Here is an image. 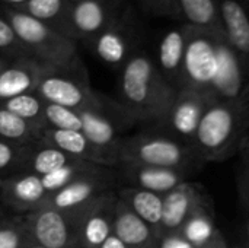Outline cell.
Returning a JSON list of instances; mask_svg holds the SVG:
<instances>
[{
    "label": "cell",
    "instance_id": "30bf717a",
    "mask_svg": "<svg viewBox=\"0 0 249 248\" xmlns=\"http://www.w3.org/2000/svg\"><path fill=\"white\" fill-rule=\"evenodd\" d=\"M125 0H69L66 37L90 42L120 12Z\"/></svg>",
    "mask_w": 249,
    "mask_h": 248
},
{
    "label": "cell",
    "instance_id": "3957f363",
    "mask_svg": "<svg viewBox=\"0 0 249 248\" xmlns=\"http://www.w3.org/2000/svg\"><path fill=\"white\" fill-rule=\"evenodd\" d=\"M120 164L171 168L190 175L206 165L194 145L181 142L150 127H142L133 136L124 137L120 149Z\"/></svg>",
    "mask_w": 249,
    "mask_h": 248
},
{
    "label": "cell",
    "instance_id": "5bb4252c",
    "mask_svg": "<svg viewBox=\"0 0 249 248\" xmlns=\"http://www.w3.org/2000/svg\"><path fill=\"white\" fill-rule=\"evenodd\" d=\"M118 174L111 168L107 172L85 175L67 184L61 190L48 194L45 203L61 210L71 212L86 206L95 199L112 190V183Z\"/></svg>",
    "mask_w": 249,
    "mask_h": 248
},
{
    "label": "cell",
    "instance_id": "4dcf8cb0",
    "mask_svg": "<svg viewBox=\"0 0 249 248\" xmlns=\"http://www.w3.org/2000/svg\"><path fill=\"white\" fill-rule=\"evenodd\" d=\"M128 1H131L143 15L169 19L178 23L184 22L178 0H128Z\"/></svg>",
    "mask_w": 249,
    "mask_h": 248
},
{
    "label": "cell",
    "instance_id": "2e32d148",
    "mask_svg": "<svg viewBox=\"0 0 249 248\" xmlns=\"http://www.w3.org/2000/svg\"><path fill=\"white\" fill-rule=\"evenodd\" d=\"M226 42L242 60L249 75V0H216Z\"/></svg>",
    "mask_w": 249,
    "mask_h": 248
},
{
    "label": "cell",
    "instance_id": "b9f144b4",
    "mask_svg": "<svg viewBox=\"0 0 249 248\" xmlns=\"http://www.w3.org/2000/svg\"><path fill=\"white\" fill-rule=\"evenodd\" d=\"M238 248H249V246H244V247H238Z\"/></svg>",
    "mask_w": 249,
    "mask_h": 248
},
{
    "label": "cell",
    "instance_id": "cb8c5ba5",
    "mask_svg": "<svg viewBox=\"0 0 249 248\" xmlns=\"http://www.w3.org/2000/svg\"><path fill=\"white\" fill-rule=\"evenodd\" d=\"M179 232L196 248L204 247L206 244L213 241L220 234V231L216 227L212 203L209 202V203L200 206L187 219V222L182 225Z\"/></svg>",
    "mask_w": 249,
    "mask_h": 248
},
{
    "label": "cell",
    "instance_id": "4316f807",
    "mask_svg": "<svg viewBox=\"0 0 249 248\" xmlns=\"http://www.w3.org/2000/svg\"><path fill=\"white\" fill-rule=\"evenodd\" d=\"M41 134L38 127L0 105V139L25 146L34 139H41Z\"/></svg>",
    "mask_w": 249,
    "mask_h": 248
},
{
    "label": "cell",
    "instance_id": "ac0fdd59",
    "mask_svg": "<svg viewBox=\"0 0 249 248\" xmlns=\"http://www.w3.org/2000/svg\"><path fill=\"white\" fill-rule=\"evenodd\" d=\"M41 139L44 142H47L48 145L66 152L67 155L86 161V162H92V164H98V165H104V167H111L115 168V162L99 148H96L85 134L83 132H77V130H57V129H44Z\"/></svg>",
    "mask_w": 249,
    "mask_h": 248
},
{
    "label": "cell",
    "instance_id": "e0dca14e",
    "mask_svg": "<svg viewBox=\"0 0 249 248\" xmlns=\"http://www.w3.org/2000/svg\"><path fill=\"white\" fill-rule=\"evenodd\" d=\"M118 177L127 181V186L149 190L158 194H166L179 184L190 180V174L171 168L120 164Z\"/></svg>",
    "mask_w": 249,
    "mask_h": 248
},
{
    "label": "cell",
    "instance_id": "f546056e",
    "mask_svg": "<svg viewBox=\"0 0 249 248\" xmlns=\"http://www.w3.org/2000/svg\"><path fill=\"white\" fill-rule=\"evenodd\" d=\"M44 121H45L47 129L82 132V118H80L79 111L63 107V105L45 102Z\"/></svg>",
    "mask_w": 249,
    "mask_h": 248
},
{
    "label": "cell",
    "instance_id": "e575fe53",
    "mask_svg": "<svg viewBox=\"0 0 249 248\" xmlns=\"http://www.w3.org/2000/svg\"><path fill=\"white\" fill-rule=\"evenodd\" d=\"M159 248H196L190 241L184 238V235L177 232H168L159 237Z\"/></svg>",
    "mask_w": 249,
    "mask_h": 248
},
{
    "label": "cell",
    "instance_id": "52a82bcc",
    "mask_svg": "<svg viewBox=\"0 0 249 248\" xmlns=\"http://www.w3.org/2000/svg\"><path fill=\"white\" fill-rule=\"evenodd\" d=\"M223 39L225 37L220 34L191 26L184 58L182 88L193 89L204 96L209 95L219 69L220 47Z\"/></svg>",
    "mask_w": 249,
    "mask_h": 248
},
{
    "label": "cell",
    "instance_id": "d4e9b609",
    "mask_svg": "<svg viewBox=\"0 0 249 248\" xmlns=\"http://www.w3.org/2000/svg\"><path fill=\"white\" fill-rule=\"evenodd\" d=\"M184 22L223 35L216 0H178Z\"/></svg>",
    "mask_w": 249,
    "mask_h": 248
},
{
    "label": "cell",
    "instance_id": "603a6c76",
    "mask_svg": "<svg viewBox=\"0 0 249 248\" xmlns=\"http://www.w3.org/2000/svg\"><path fill=\"white\" fill-rule=\"evenodd\" d=\"M31 143L20 148L22 155H25V167H23L25 172H31V174H36V175L42 177V175H47L50 172H54L66 165H70V164L79 161L77 158L67 155L66 152L48 145L44 140H42L44 146H41L35 151Z\"/></svg>",
    "mask_w": 249,
    "mask_h": 248
},
{
    "label": "cell",
    "instance_id": "d6a6232c",
    "mask_svg": "<svg viewBox=\"0 0 249 248\" xmlns=\"http://www.w3.org/2000/svg\"><path fill=\"white\" fill-rule=\"evenodd\" d=\"M31 241L23 222H0V248H25Z\"/></svg>",
    "mask_w": 249,
    "mask_h": 248
},
{
    "label": "cell",
    "instance_id": "8fae6325",
    "mask_svg": "<svg viewBox=\"0 0 249 248\" xmlns=\"http://www.w3.org/2000/svg\"><path fill=\"white\" fill-rule=\"evenodd\" d=\"M117 202V191L111 190L86 206L71 210L77 216L80 247L99 248L112 235Z\"/></svg>",
    "mask_w": 249,
    "mask_h": 248
},
{
    "label": "cell",
    "instance_id": "74e56055",
    "mask_svg": "<svg viewBox=\"0 0 249 248\" xmlns=\"http://www.w3.org/2000/svg\"><path fill=\"white\" fill-rule=\"evenodd\" d=\"M6 3V7H12V9H19L20 6H23L26 1L29 0H3Z\"/></svg>",
    "mask_w": 249,
    "mask_h": 248
},
{
    "label": "cell",
    "instance_id": "5b68a950",
    "mask_svg": "<svg viewBox=\"0 0 249 248\" xmlns=\"http://www.w3.org/2000/svg\"><path fill=\"white\" fill-rule=\"evenodd\" d=\"M144 23L142 12L128 0L123 4L108 26L88 45L105 64L121 69L139 50L143 48Z\"/></svg>",
    "mask_w": 249,
    "mask_h": 248
},
{
    "label": "cell",
    "instance_id": "8d00e7d4",
    "mask_svg": "<svg viewBox=\"0 0 249 248\" xmlns=\"http://www.w3.org/2000/svg\"><path fill=\"white\" fill-rule=\"evenodd\" d=\"M201 248H229L228 247V243H226V240H225V237L222 235V232L213 240V241H210L209 244H206L204 247Z\"/></svg>",
    "mask_w": 249,
    "mask_h": 248
},
{
    "label": "cell",
    "instance_id": "1f68e13d",
    "mask_svg": "<svg viewBox=\"0 0 249 248\" xmlns=\"http://www.w3.org/2000/svg\"><path fill=\"white\" fill-rule=\"evenodd\" d=\"M18 57H28V54L18 39L12 23L9 22L3 10H0V58L12 60Z\"/></svg>",
    "mask_w": 249,
    "mask_h": 248
},
{
    "label": "cell",
    "instance_id": "d6986e66",
    "mask_svg": "<svg viewBox=\"0 0 249 248\" xmlns=\"http://www.w3.org/2000/svg\"><path fill=\"white\" fill-rule=\"evenodd\" d=\"M41 70L42 64L29 57L7 60L0 67V99L35 92Z\"/></svg>",
    "mask_w": 249,
    "mask_h": 248
},
{
    "label": "cell",
    "instance_id": "44dd1931",
    "mask_svg": "<svg viewBox=\"0 0 249 248\" xmlns=\"http://www.w3.org/2000/svg\"><path fill=\"white\" fill-rule=\"evenodd\" d=\"M112 234L128 248H159L156 231L131 212L120 199L115 206Z\"/></svg>",
    "mask_w": 249,
    "mask_h": 248
},
{
    "label": "cell",
    "instance_id": "6da1fadb",
    "mask_svg": "<svg viewBox=\"0 0 249 248\" xmlns=\"http://www.w3.org/2000/svg\"><path fill=\"white\" fill-rule=\"evenodd\" d=\"M118 94L117 101L134 123L150 127L160 120L177 89L165 80L153 56L143 47L120 69Z\"/></svg>",
    "mask_w": 249,
    "mask_h": 248
},
{
    "label": "cell",
    "instance_id": "ba28073f",
    "mask_svg": "<svg viewBox=\"0 0 249 248\" xmlns=\"http://www.w3.org/2000/svg\"><path fill=\"white\" fill-rule=\"evenodd\" d=\"M32 241L45 248H82L79 241L77 216L61 212L48 203L28 212L25 221Z\"/></svg>",
    "mask_w": 249,
    "mask_h": 248
},
{
    "label": "cell",
    "instance_id": "ffe728a7",
    "mask_svg": "<svg viewBox=\"0 0 249 248\" xmlns=\"http://www.w3.org/2000/svg\"><path fill=\"white\" fill-rule=\"evenodd\" d=\"M0 197L9 206L31 212L47 202L48 193L39 175L20 172L3 180Z\"/></svg>",
    "mask_w": 249,
    "mask_h": 248
},
{
    "label": "cell",
    "instance_id": "4fadbf2b",
    "mask_svg": "<svg viewBox=\"0 0 249 248\" xmlns=\"http://www.w3.org/2000/svg\"><path fill=\"white\" fill-rule=\"evenodd\" d=\"M191 25L179 22L177 26L166 29L158 41L153 60L165 80L179 91L182 88V70Z\"/></svg>",
    "mask_w": 249,
    "mask_h": 248
},
{
    "label": "cell",
    "instance_id": "8992f818",
    "mask_svg": "<svg viewBox=\"0 0 249 248\" xmlns=\"http://www.w3.org/2000/svg\"><path fill=\"white\" fill-rule=\"evenodd\" d=\"M35 92L45 102L71 110L95 107L102 98L101 94L90 88L80 58L70 66H42Z\"/></svg>",
    "mask_w": 249,
    "mask_h": 248
},
{
    "label": "cell",
    "instance_id": "f1b7e54d",
    "mask_svg": "<svg viewBox=\"0 0 249 248\" xmlns=\"http://www.w3.org/2000/svg\"><path fill=\"white\" fill-rule=\"evenodd\" d=\"M238 184V203L241 212L242 228L249 246V142L239 153V167L236 174Z\"/></svg>",
    "mask_w": 249,
    "mask_h": 248
},
{
    "label": "cell",
    "instance_id": "836d02e7",
    "mask_svg": "<svg viewBox=\"0 0 249 248\" xmlns=\"http://www.w3.org/2000/svg\"><path fill=\"white\" fill-rule=\"evenodd\" d=\"M20 156V151L15 143H9L7 140L0 139V171L12 167L16 159Z\"/></svg>",
    "mask_w": 249,
    "mask_h": 248
},
{
    "label": "cell",
    "instance_id": "7402d4cb",
    "mask_svg": "<svg viewBox=\"0 0 249 248\" xmlns=\"http://www.w3.org/2000/svg\"><path fill=\"white\" fill-rule=\"evenodd\" d=\"M118 199L139 218H142L146 224H149L158 234L160 221H162V209H163V196L137 189L124 186L117 191Z\"/></svg>",
    "mask_w": 249,
    "mask_h": 248
},
{
    "label": "cell",
    "instance_id": "60d3db41",
    "mask_svg": "<svg viewBox=\"0 0 249 248\" xmlns=\"http://www.w3.org/2000/svg\"><path fill=\"white\" fill-rule=\"evenodd\" d=\"M1 184H3V180L0 178V191H1Z\"/></svg>",
    "mask_w": 249,
    "mask_h": 248
},
{
    "label": "cell",
    "instance_id": "83f0119b",
    "mask_svg": "<svg viewBox=\"0 0 249 248\" xmlns=\"http://www.w3.org/2000/svg\"><path fill=\"white\" fill-rule=\"evenodd\" d=\"M0 105L9 110L10 113L16 114L18 117L29 121L35 127H38L41 132L45 127L44 121V110H45V101L36 94L29 92L23 95H18L9 99H0Z\"/></svg>",
    "mask_w": 249,
    "mask_h": 248
},
{
    "label": "cell",
    "instance_id": "9a60e30c",
    "mask_svg": "<svg viewBox=\"0 0 249 248\" xmlns=\"http://www.w3.org/2000/svg\"><path fill=\"white\" fill-rule=\"evenodd\" d=\"M249 88V75L235 50L223 39L220 47L219 69L209 91V101H232L239 98Z\"/></svg>",
    "mask_w": 249,
    "mask_h": 248
},
{
    "label": "cell",
    "instance_id": "277c9868",
    "mask_svg": "<svg viewBox=\"0 0 249 248\" xmlns=\"http://www.w3.org/2000/svg\"><path fill=\"white\" fill-rule=\"evenodd\" d=\"M28 57L42 66H70L79 60L77 42L38 19L12 7H1Z\"/></svg>",
    "mask_w": 249,
    "mask_h": 248
},
{
    "label": "cell",
    "instance_id": "7c38bea8",
    "mask_svg": "<svg viewBox=\"0 0 249 248\" xmlns=\"http://www.w3.org/2000/svg\"><path fill=\"white\" fill-rule=\"evenodd\" d=\"M209 202L203 186L190 180L163 194L162 221L158 229V238L163 234L179 231L187 219L200 206Z\"/></svg>",
    "mask_w": 249,
    "mask_h": 248
},
{
    "label": "cell",
    "instance_id": "ab89813d",
    "mask_svg": "<svg viewBox=\"0 0 249 248\" xmlns=\"http://www.w3.org/2000/svg\"><path fill=\"white\" fill-rule=\"evenodd\" d=\"M6 61H7V60H4V58H0V67H1V66H3Z\"/></svg>",
    "mask_w": 249,
    "mask_h": 248
},
{
    "label": "cell",
    "instance_id": "f35d334b",
    "mask_svg": "<svg viewBox=\"0 0 249 248\" xmlns=\"http://www.w3.org/2000/svg\"><path fill=\"white\" fill-rule=\"evenodd\" d=\"M25 248H45V247H42V246L36 244L35 241H31V243H29V244H28V246H26Z\"/></svg>",
    "mask_w": 249,
    "mask_h": 248
},
{
    "label": "cell",
    "instance_id": "d590c367",
    "mask_svg": "<svg viewBox=\"0 0 249 248\" xmlns=\"http://www.w3.org/2000/svg\"><path fill=\"white\" fill-rule=\"evenodd\" d=\"M99 248H128V247H127V246H125V244H124L118 237H115V235L112 234V235H111V237H109V238H108V240H107V241H105V243H104V244H102Z\"/></svg>",
    "mask_w": 249,
    "mask_h": 248
},
{
    "label": "cell",
    "instance_id": "9c48e42d",
    "mask_svg": "<svg viewBox=\"0 0 249 248\" xmlns=\"http://www.w3.org/2000/svg\"><path fill=\"white\" fill-rule=\"evenodd\" d=\"M209 105L210 101L207 96L193 89L182 88L177 91L160 120L150 126V129L169 134L181 142L194 145L197 130Z\"/></svg>",
    "mask_w": 249,
    "mask_h": 248
},
{
    "label": "cell",
    "instance_id": "7bdbcfd3",
    "mask_svg": "<svg viewBox=\"0 0 249 248\" xmlns=\"http://www.w3.org/2000/svg\"><path fill=\"white\" fill-rule=\"evenodd\" d=\"M248 142H249V140H248Z\"/></svg>",
    "mask_w": 249,
    "mask_h": 248
},
{
    "label": "cell",
    "instance_id": "7a4b0ae2",
    "mask_svg": "<svg viewBox=\"0 0 249 248\" xmlns=\"http://www.w3.org/2000/svg\"><path fill=\"white\" fill-rule=\"evenodd\" d=\"M249 140V88L236 99L212 102L200 123L194 148L204 164L239 155Z\"/></svg>",
    "mask_w": 249,
    "mask_h": 248
},
{
    "label": "cell",
    "instance_id": "484cf974",
    "mask_svg": "<svg viewBox=\"0 0 249 248\" xmlns=\"http://www.w3.org/2000/svg\"><path fill=\"white\" fill-rule=\"evenodd\" d=\"M18 10L38 19L54 31L66 35L69 0H29Z\"/></svg>",
    "mask_w": 249,
    "mask_h": 248
}]
</instances>
